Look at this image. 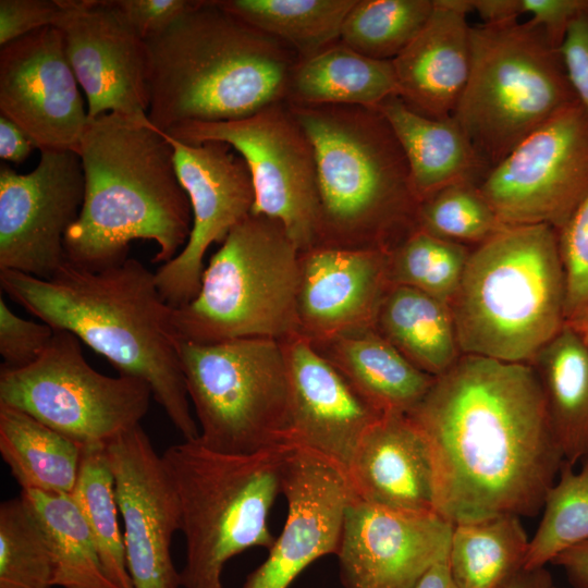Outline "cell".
<instances>
[{
	"instance_id": "1",
	"label": "cell",
	"mask_w": 588,
	"mask_h": 588,
	"mask_svg": "<svg viewBox=\"0 0 588 588\" xmlns=\"http://www.w3.org/2000/svg\"><path fill=\"white\" fill-rule=\"evenodd\" d=\"M407 416L427 442L443 519L535 516L543 507L564 455L531 364L462 354Z\"/></svg>"
},
{
	"instance_id": "2",
	"label": "cell",
	"mask_w": 588,
	"mask_h": 588,
	"mask_svg": "<svg viewBox=\"0 0 588 588\" xmlns=\"http://www.w3.org/2000/svg\"><path fill=\"white\" fill-rule=\"evenodd\" d=\"M1 290L51 328L66 330L105 356L120 375L148 383L152 397L184 440L199 437L172 326L173 308L156 274L139 260L101 271L68 264L41 280L0 270Z\"/></svg>"
},
{
	"instance_id": "3",
	"label": "cell",
	"mask_w": 588,
	"mask_h": 588,
	"mask_svg": "<svg viewBox=\"0 0 588 588\" xmlns=\"http://www.w3.org/2000/svg\"><path fill=\"white\" fill-rule=\"evenodd\" d=\"M78 156L85 195L64 237L69 264L88 271L118 266L135 240L157 243L154 262L172 260L188 241L193 216L167 134L108 112L88 119Z\"/></svg>"
},
{
	"instance_id": "4",
	"label": "cell",
	"mask_w": 588,
	"mask_h": 588,
	"mask_svg": "<svg viewBox=\"0 0 588 588\" xmlns=\"http://www.w3.org/2000/svg\"><path fill=\"white\" fill-rule=\"evenodd\" d=\"M150 58L148 120L161 132L185 122H223L285 101L298 56L226 11L198 3L145 39Z\"/></svg>"
},
{
	"instance_id": "5",
	"label": "cell",
	"mask_w": 588,
	"mask_h": 588,
	"mask_svg": "<svg viewBox=\"0 0 588 588\" xmlns=\"http://www.w3.org/2000/svg\"><path fill=\"white\" fill-rule=\"evenodd\" d=\"M290 107L315 151L318 245L389 250L417 229L419 201L405 155L377 109Z\"/></svg>"
},
{
	"instance_id": "6",
	"label": "cell",
	"mask_w": 588,
	"mask_h": 588,
	"mask_svg": "<svg viewBox=\"0 0 588 588\" xmlns=\"http://www.w3.org/2000/svg\"><path fill=\"white\" fill-rule=\"evenodd\" d=\"M558 231L504 226L470 250L450 303L462 354L531 364L565 324Z\"/></svg>"
},
{
	"instance_id": "7",
	"label": "cell",
	"mask_w": 588,
	"mask_h": 588,
	"mask_svg": "<svg viewBox=\"0 0 588 588\" xmlns=\"http://www.w3.org/2000/svg\"><path fill=\"white\" fill-rule=\"evenodd\" d=\"M292 446L228 454L198 439L162 454L180 505L185 563L182 588H223L222 572L235 555L274 543L268 522L282 492L284 461Z\"/></svg>"
},
{
	"instance_id": "8",
	"label": "cell",
	"mask_w": 588,
	"mask_h": 588,
	"mask_svg": "<svg viewBox=\"0 0 588 588\" xmlns=\"http://www.w3.org/2000/svg\"><path fill=\"white\" fill-rule=\"evenodd\" d=\"M301 252L277 220L250 213L229 232L197 295L173 308L177 341L199 344L299 333Z\"/></svg>"
},
{
	"instance_id": "9",
	"label": "cell",
	"mask_w": 588,
	"mask_h": 588,
	"mask_svg": "<svg viewBox=\"0 0 588 588\" xmlns=\"http://www.w3.org/2000/svg\"><path fill=\"white\" fill-rule=\"evenodd\" d=\"M563 59L530 20L470 29V69L453 112L491 170L525 137L577 102Z\"/></svg>"
},
{
	"instance_id": "10",
	"label": "cell",
	"mask_w": 588,
	"mask_h": 588,
	"mask_svg": "<svg viewBox=\"0 0 588 588\" xmlns=\"http://www.w3.org/2000/svg\"><path fill=\"white\" fill-rule=\"evenodd\" d=\"M177 348L201 444L228 454L290 445V383L281 341H179Z\"/></svg>"
},
{
	"instance_id": "11",
	"label": "cell",
	"mask_w": 588,
	"mask_h": 588,
	"mask_svg": "<svg viewBox=\"0 0 588 588\" xmlns=\"http://www.w3.org/2000/svg\"><path fill=\"white\" fill-rule=\"evenodd\" d=\"M151 396L150 387L139 378L95 370L83 355L81 340L66 330H54L34 364L0 368V403L83 445H107L139 426Z\"/></svg>"
},
{
	"instance_id": "12",
	"label": "cell",
	"mask_w": 588,
	"mask_h": 588,
	"mask_svg": "<svg viewBox=\"0 0 588 588\" xmlns=\"http://www.w3.org/2000/svg\"><path fill=\"white\" fill-rule=\"evenodd\" d=\"M166 134L188 144L218 140L232 146L252 174L255 191L252 213L279 221L301 253L319 244L320 198L315 151L286 101L238 120L181 123Z\"/></svg>"
},
{
	"instance_id": "13",
	"label": "cell",
	"mask_w": 588,
	"mask_h": 588,
	"mask_svg": "<svg viewBox=\"0 0 588 588\" xmlns=\"http://www.w3.org/2000/svg\"><path fill=\"white\" fill-rule=\"evenodd\" d=\"M479 189L502 224L559 232L588 194V111L577 101L552 117L493 167Z\"/></svg>"
},
{
	"instance_id": "14",
	"label": "cell",
	"mask_w": 588,
	"mask_h": 588,
	"mask_svg": "<svg viewBox=\"0 0 588 588\" xmlns=\"http://www.w3.org/2000/svg\"><path fill=\"white\" fill-rule=\"evenodd\" d=\"M85 195L81 158L72 150H40L36 168L20 174L0 167V270L50 280L69 261L64 237Z\"/></svg>"
},
{
	"instance_id": "15",
	"label": "cell",
	"mask_w": 588,
	"mask_h": 588,
	"mask_svg": "<svg viewBox=\"0 0 588 588\" xmlns=\"http://www.w3.org/2000/svg\"><path fill=\"white\" fill-rule=\"evenodd\" d=\"M167 136L177 179L191 203L193 224L183 249L155 274L163 299L179 308L199 291L208 248L222 243L252 213L255 191L247 163L229 144H188Z\"/></svg>"
},
{
	"instance_id": "16",
	"label": "cell",
	"mask_w": 588,
	"mask_h": 588,
	"mask_svg": "<svg viewBox=\"0 0 588 588\" xmlns=\"http://www.w3.org/2000/svg\"><path fill=\"white\" fill-rule=\"evenodd\" d=\"M107 454L133 588H180L171 543L181 530V513L162 455L140 425L110 441Z\"/></svg>"
},
{
	"instance_id": "17",
	"label": "cell",
	"mask_w": 588,
	"mask_h": 588,
	"mask_svg": "<svg viewBox=\"0 0 588 588\" xmlns=\"http://www.w3.org/2000/svg\"><path fill=\"white\" fill-rule=\"evenodd\" d=\"M59 28L46 27L0 48V114L39 150L78 154L88 115Z\"/></svg>"
},
{
	"instance_id": "18",
	"label": "cell",
	"mask_w": 588,
	"mask_h": 588,
	"mask_svg": "<svg viewBox=\"0 0 588 588\" xmlns=\"http://www.w3.org/2000/svg\"><path fill=\"white\" fill-rule=\"evenodd\" d=\"M59 29L66 59L87 98L88 119L113 112L149 121L148 47L115 1L77 0Z\"/></svg>"
},
{
	"instance_id": "19",
	"label": "cell",
	"mask_w": 588,
	"mask_h": 588,
	"mask_svg": "<svg viewBox=\"0 0 588 588\" xmlns=\"http://www.w3.org/2000/svg\"><path fill=\"white\" fill-rule=\"evenodd\" d=\"M284 527L243 588H289L314 561L338 554L345 513L355 499L347 475L309 451L292 448L282 471Z\"/></svg>"
},
{
	"instance_id": "20",
	"label": "cell",
	"mask_w": 588,
	"mask_h": 588,
	"mask_svg": "<svg viewBox=\"0 0 588 588\" xmlns=\"http://www.w3.org/2000/svg\"><path fill=\"white\" fill-rule=\"evenodd\" d=\"M452 530L437 513L397 512L354 499L336 554L342 587L416 588L449 556Z\"/></svg>"
},
{
	"instance_id": "21",
	"label": "cell",
	"mask_w": 588,
	"mask_h": 588,
	"mask_svg": "<svg viewBox=\"0 0 588 588\" xmlns=\"http://www.w3.org/2000/svg\"><path fill=\"white\" fill-rule=\"evenodd\" d=\"M290 383L289 444L347 473L366 432L385 414L365 399L304 335L281 341Z\"/></svg>"
},
{
	"instance_id": "22",
	"label": "cell",
	"mask_w": 588,
	"mask_h": 588,
	"mask_svg": "<svg viewBox=\"0 0 588 588\" xmlns=\"http://www.w3.org/2000/svg\"><path fill=\"white\" fill-rule=\"evenodd\" d=\"M299 333L313 343L375 328L391 286L389 250L318 245L301 253Z\"/></svg>"
},
{
	"instance_id": "23",
	"label": "cell",
	"mask_w": 588,
	"mask_h": 588,
	"mask_svg": "<svg viewBox=\"0 0 588 588\" xmlns=\"http://www.w3.org/2000/svg\"><path fill=\"white\" fill-rule=\"evenodd\" d=\"M469 0H433L415 38L393 60L397 96L415 112L453 115L470 69Z\"/></svg>"
},
{
	"instance_id": "24",
	"label": "cell",
	"mask_w": 588,
	"mask_h": 588,
	"mask_svg": "<svg viewBox=\"0 0 588 588\" xmlns=\"http://www.w3.org/2000/svg\"><path fill=\"white\" fill-rule=\"evenodd\" d=\"M346 475L358 501L404 513H436L429 449L406 414H385L366 432Z\"/></svg>"
},
{
	"instance_id": "25",
	"label": "cell",
	"mask_w": 588,
	"mask_h": 588,
	"mask_svg": "<svg viewBox=\"0 0 588 588\" xmlns=\"http://www.w3.org/2000/svg\"><path fill=\"white\" fill-rule=\"evenodd\" d=\"M375 109L385 118L402 147L419 203L453 184L479 185L490 171L453 117L421 115L396 95Z\"/></svg>"
},
{
	"instance_id": "26",
	"label": "cell",
	"mask_w": 588,
	"mask_h": 588,
	"mask_svg": "<svg viewBox=\"0 0 588 588\" xmlns=\"http://www.w3.org/2000/svg\"><path fill=\"white\" fill-rule=\"evenodd\" d=\"M313 344L383 414L407 415L436 378L413 365L376 328Z\"/></svg>"
},
{
	"instance_id": "27",
	"label": "cell",
	"mask_w": 588,
	"mask_h": 588,
	"mask_svg": "<svg viewBox=\"0 0 588 588\" xmlns=\"http://www.w3.org/2000/svg\"><path fill=\"white\" fill-rule=\"evenodd\" d=\"M397 96L392 60L366 57L342 40L298 59L285 101L294 106H359L376 108Z\"/></svg>"
},
{
	"instance_id": "28",
	"label": "cell",
	"mask_w": 588,
	"mask_h": 588,
	"mask_svg": "<svg viewBox=\"0 0 588 588\" xmlns=\"http://www.w3.org/2000/svg\"><path fill=\"white\" fill-rule=\"evenodd\" d=\"M531 365L564 461L575 465L588 458V348L583 338L565 323Z\"/></svg>"
},
{
	"instance_id": "29",
	"label": "cell",
	"mask_w": 588,
	"mask_h": 588,
	"mask_svg": "<svg viewBox=\"0 0 588 588\" xmlns=\"http://www.w3.org/2000/svg\"><path fill=\"white\" fill-rule=\"evenodd\" d=\"M376 330L413 365L438 377L461 357L450 306L419 290L391 285Z\"/></svg>"
},
{
	"instance_id": "30",
	"label": "cell",
	"mask_w": 588,
	"mask_h": 588,
	"mask_svg": "<svg viewBox=\"0 0 588 588\" xmlns=\"http://www.w3.org/2000/svg\"><path fill=\"white\" fill-rule=\"evenodd\" d=\"M83 444L0 403V454L22 490L72 494Z\"/></svg>"
},
{
	"instance_id": "31",
	"label": "cell",
	"mask_w": 588,
	"mask_h": 588,
	"mask_svg": "<svg viewBox=\"0 0 588 588\" xmlns=\"http://www.w3.org/2000/svg\"><path fill=\"white\" fill-rule=\"evenodd\" d=\"M20 497L50 550L53 586L119 588L107 576L93 534L72 494L25 489Z\"/></svg>"
},
{
	"instance_id": "32",
	"label": "cell",
	"mask_w": 588,
	"mask_h": 588,
	"mask_svg": "<svg viewBox=\"0 0 588 588\" xmlns=\"http://www.w3.org/2000/svg\"><path fill=\"white\" fill-rule=\"evenodd\" d=\"M529 541L515 515L453 525L451 576L458 588H502L524 568Z\"/></svg>"
},
{
	"instance_id": "33",
	"label": "cell",
	"mask_w": 588,
	"mask_h": 588,
	"mask_svg": "<svg viewBox=\"0 0 588 588\" xmlns=\"http://www.w3.org/2000/svg\"><path fill=\"white\" fill-rule=\"evenodd\" d=\"M226 11L287 45L298 59L340 40L356 0H218Z\"/></svg>"
},
{
	"instance_id": "34",
	"label": "cell",
	"mask_w": 588,
	"mask_h": 588,
	"mask_svg": "<svg viewBox=\"0 0 588 588\" xmlns=\"http://www.w3.org/2000/svg\"><path fill=\"white\" fill-rule=\"evenodd\" d=\"M72 497L89 526L107 576L119 588H133L124 537L119 524L120 511L107 445L83 446Z\"/></svg>"
},
{
	"instance_id": "35",
	"label": "cell",
	"mask_w": 588,
	"mask_h": 588,
	"mask_svg": "<svg viewBox=\"0 0 588 588\" xmlns=\"http://www.w3.org/2000/svg\"><path fill=\"white\" fill-rule=\"evenodd\" d=\"M433 0H356L341 29L344 44L378 60H393L420 32Z\"/></svg>"
},
{
	"instance_id": "36",
	"label": "cell",
	"mask_w": 588,
	"mask_h": 588,
	"mask_svg": "<svg viewBox=\"0 0 588 588\" xmlns=\"http://www.w3.org/2000/svg\"><path fill=\"white\" fill-rule=\"evenodd\" d=\"M469 253L466 245L415 229L389 250L390 283L419 290L450 305Z\"/></svg>"
},
{
	"instance_id": "37",
	"label": "cell",
	"mask_w": 588,
	"mask_h": 588,
	"mask_svg": "<svg viewBox=\"0 0 588 588\" xmlns=\"http://www.w3.org/2000/svg\"><path fill=\"white\" fill-rule=\"evenodd\" d=\"M564 461L548 491L543 516L529 541L524 568L544 567L564 550L588 540V458L580 470Z\"/></svg>"
},
{
	"instance_id": "38",
	"label": "cell",
	"mask_w": 588,
	"mask_h": 588,
	"mask_svg": "<svg viewBox=\"0 0 588 588\" xmlns=\"http://www.w3.org/2000/svg\"><path fill=\"white\" fill-rule=\"evenodd\" d=\"M53 587V561L33 515L21 499L0 505V588Z\"/></svg>"
},
{
	"instance_id": "39",
	"label": "cell",
	"mask_w": 588,
	"mask_h": 588,
	"mask_svg": "<svg viewBox=\"0 0 588 588\" xmlns=\"http://www.w3.org/2000/svg\"><path fill=\"white\" fill-rule=\"evenodd\" d=\"M416 226L448 241L479 245L506 225L482 196L479 185L457 183L419 203Z\"/></svg>"
},
{
	"instance_id": "40",
	"label": "cell",
	"mask_w": 588,
	"mask_h": 588,
	"mask_svg": "<svg viewBox=\"0 0 588 588\" xmlns=\"http://www.w3.org/2000/svg\"><path fill=\"white\" fill-rule=\"evenodd\" d=\"M558 235L566 287L565 322L577 329L588 318V194Z\"/></svg>"
},
{
	"instance_id": "41",
	"label": "cell",
	"mask_w": 588,
	"mask_h": 588,
	"mask_svg": "<svg viewBox=\"0 0 588 588\" xmlns=\"http://www.w3.org/2000/svg\"><path fill=\"white\" fill-rule=\"evenodd\" d=\"M54 329L45 322L26 320L0 296V368L21 369L34 364L46 351Z\"/></svg>"
},
{
	"instance_id": "42",
	"label": "cell",
	"mask_w": 588,
	"mask_h": 588,
	"mask_svg": "<svg viewBox=\"0 0 588 588\" xmlns=\"http://www.w3.org/2000/svg\"><path fill=\"white\" fill-rule=\"evenodd\" d=\"M77 0H1L0 47L35 30L59 28Z\"/></svg>"
},
{
	"instance_id": "43",
	"label": "cell",
	"mask_w": 588,
	"mask_h": 588,
	"mask_svg": "<svg viewBox=\"0 0 588 588\" xmlns=\"http://www.w3.org/2000/svg\"><path fill=\"white\" fill-rule=\"evenodd\" d=\"M132 27L144 38L167 28L198 0H114Z\"/></svg>"
},
{
	"instance_id": "44",
	"label": "cell",
	"mask_w": 588,
	"mask_h": 588,
	"mask_svg": "<svg viewBox=\"0 0 588 588\" xmlns=\"http://www.w3.org/2000/svg\"><path fill=\"white\" fill-rule=\"evenodd\" d=\"M520 15L540 26L549 39L560 48L569 25L579 16L588 15V0H517Z\"/></svg>"
},
{
	"instance_id": "45",
	"label": "cell",
	"mask_w": 588,
	"mask_h": 588,
	"mask_svg": "<svg viewBox=\"0 0 588 588\" xmlns=\"http://www.w3.org/2000/svg\"><path fill=\"white\" fill-rule=\"evenodd\" d=\"M560 52L577 100L588 111V15L569 25Z\"/></svg>"
},
{
	"instance_id": "46",
	"label": "cell",
	"mask_w": 588,
	"mask_h": 588,
	"mask_svg": "<svg viewBox=\"0 0 588 588\" xmlns=\"http://www.w3.org/2000/svg\"><path fill=\"white\" fill-rule=\"evenodd\" d=\"M37 148L34 140L13 121L0 114V157L15 163L23 162Z\"/></svg>"
},
{
	"instance_id": "47",
	"label": "cell",
	"mask_w": 588,
	"mask_h": 588,
	"mask_svg": "<svg viewBox=\"0 0 588 588\" xmlns=\"http://www.w3.org/2000/svg\"><path fill=\"white\" fill-rule=\"evenodd\" d=\"M551 563L564 571L572 588H588V540L564 550Z\"/></svg>"
},
{
	"instance_id": "48",
	"label": "cell",
	"mask_w": 588,
	"mask_h": 588,
	"mask_svg": "<svg viewBox=\"0 0 588 588\" xmlns=\"http://www.w3.org/2000/svg\"><path fill=\"white\" fill-rule=\"evenodd\" d=\"M469 3L483 23L515 21L520 16L517 0H469Z\"/></svg>"
},
{
	"instance_id": "49",
	"label": "cell",
	"mask_w": 588,
	"mask_h": 588,
	"mask_svg": "<svg viewBox=\"0 0 588 588\" xmlns=\"http://www.w3.org/2000/svg\"><path fill=\"white\" fill-rule=\"evenodd\" d=\"M552 577L546 567L523 568L502 588H551Z\"/></svg>"
},
{
	"instance_id": "50",
	"label": "cell",
	"mask_w": 588,
	"mask_h": 588,
	"mask_svg": "<svg viewBox=\"0 0 588 588\" xmlns=\"http://www.w3.org/2000/svg\"><path fill=\"white\" fill-rule=\"evenodd\" d=\"M416 588H458L450 573L449 556L436 563Z\"/></svg>"
},
{
	"instance_id": "51",
	"label": "cell",
	"mask_w": 588,
	"mask_h": 588,
	"mask_svg": "<svg viewBox=\"0 0 588 588\" xmlns=\"http://www.w3.org/2000/svg\"><path fill=\"white\" fill-rule=\"evenodd\" d=\"M580 336L583 338L587 348H588V318L584 321V323L578 328L575 329Z\"/></svg>"
},
{
	"instance_id": "52",
	"label": "cell",
	"mask_w": 588,
	"mask_h": 588,
	"mask_svg": "<svg viewBox=\"0 0 588 588\" xmlns=\"http://www.w3.org/2000/svg\"><path fill=\"white\" fill-rule=\"evenodd\" d=\"M551 588H559V587H554V586H552Z\"/></svg>"
}]
</instances>
